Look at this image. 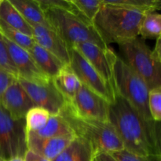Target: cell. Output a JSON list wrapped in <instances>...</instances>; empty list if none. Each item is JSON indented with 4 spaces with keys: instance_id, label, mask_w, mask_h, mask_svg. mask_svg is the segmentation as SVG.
Here are the masks:
<instances>
[{
    "instance_id": "44dd1931",
    "label": "cell",
    "mask_w": 161,
    "mask_h": 161,
    "mask_svg": "<svg viewBox=\"0 0 161 161\" xmlns=\"http://www.w3.org/2000/svg\"><path fill=\"white\" fill-rule=\"evenodd\" d=\"M33 133L44 138L75 136L69 123L60 114L50 115L47 124L41 130Z\"/></svg>"
},
{
    "instance_id": "e0dca14e",
    "label": "cell",
    "mask_w": 161,
    "mask_h": 161,
    "mask_svg": "<svg viewBox=\"0 0 161 161\" xmlns=\"http://www.w3.org/2000/svg\"><path fill=\"white\" fill-rule=\"evenodd\" d=\"M28 52L39 69L52 80L65 66L57 57L38 45L36 42Z\"/></svg>"
},
{
    "instance_id": "603a6c76",
    "label": "cell",
    "mask_w": 161,
    "mask_h": 161,
    "mask_svg": "<svg viewBox=\"0 0 161 161\" xmlns=\"http://www.w3.org/2000/svg\"><path fill=\"white\" fill-rule=\"evenodd\" d=\"M139 36L143 39H158L161 36V14L149 13L145 15L140 27Z\"/></svg>"
},
{
    "instance_id": "8992f818",
    "label": "cell",
    "mask_w": 161,
    "mask_h": 161,
    "mask_svg": "<svg viewBox=\"0 0 161 161\" xmlns=\"http://www.w3.org/2000/svg\"><path fill=\"white\" fill-rule=\"evenodd\" d=\"M118 45L119 57L142 78L149 91L161 86V61L143 39L137 37Z\"/></svg>"
},
{
    "instance_id": "d4e9b609",
    "label": "cell",
    "mask_w": 161,
    "mask_h": 161,
    "mask_svg": "<svg viewBox=\"0 0 161 161\" xmlns=\"http://www.w3.org/2000/svg\"><path fill=\"white\" fill-rule=\"evenodd\" d=\"M79 13L93 24L103 5V0H70Z\"/></svg>"
},
{
    "instance_id": "f546056e",
    "label": "cell",
    "mask_w": 161,
    "mask_h": 161,
    "mask_svg": "<svg viewBox=\"0 0 161 161\" xmlns=\"http://www.w3.org/2000/svg\"><path fill=\"white\" fill-rule=\"evenodd\" d=\"M16 80H17V77L0 69V100L3 94Z\"/></svg>"
},
{
    "instance_id": "2e32d148",
    "label": "cell",
    "mask_w": 161,
    "mask_h": 161,
    "mask_svg": "<svg viewBox=\"0 0 161 161\" xmlns=\"http://www.w3.org/2000/svg\"><path fill=\"white\" fill-rule=\"evenodd\" d=\"M94 151L88 142L75 136L70 144L52 161H94Z\"/></svg>"
},
{
    "instance_id": "5bb4252c",
    "label": "cell",
    "mask_w": 161,
    "mask_h": 161,
    "mask_svg": "<svg viewBox=\"0 0 161 161\" xmlns=\"http://www.w3.org/2000/svg\"><path fill=\"white\" fill-rule=\"evenodd\" d=\"M0 103L14 119H25L27 113L35 106L32 101L17 80L3 94Z\"/></svg>"
},
{
    "instance_id": "836d02e7",
    "label": "cell",
    "mask_w": 161,
    "mask_h": 161,
    "mask_svg": "<svg viewBox=\"0 0 161 161\" xmlns=\"http://www.w3.org/2000/svg\"><path fill=\"white\" fill-rule=\"evenodd\" d=\"M6 161H25V159L23 157H14V158L9 159V160Z\"/></svg>"
},
{
    "instance_id": "74e56055",
    "label": "cell",
    "mask_w": 161,
    "mask_h": 161,
    "mask_svg": "<svg viewBox=\"0 0 161 161\" xmlns=\"http://www.w3.org/2000/svg\"></svg>"
},
{
    "instance_id": "1f68e13d",
    "label": "cell",
    "mask_w": 161,
    "mask_h": 161,
    "mask_svg": "<svg viewBox=\"0 0 161 161\" xmlns=\"http://www.w3.org/2000/svg\"><path fill=\"white\" fill-rule=\"evenodd\" d=\"M94 161H117L108 153H97L94 155Z\"/></svg>"
},
{
    "instance_id": "83f0119b",
    "label": "cell",
    "mask_w": 161,
    "mask_h": 161,
    "mask_svg": "<svg viewBox=\"0 0 161 161\" xmlns=\"http://www.w3.org/2000/svg\"><path fill=\"white\" fill-rule=\"evenodd\" d=\"M42 10L47 9H62L73 13H79L70 0H36Z\"/></svg>"
},
{
    "instance_id": "7c38bea8",
    "label": "cell",
    "mask_w": 161,
    "mask_h": 161,
    "mask_svg": "<svg viewBox=\"0 0 161 161\" xmlns=\"http://www.w3.org/2000/svg\"><path fill=\"white\" fill-rule=\"evenodd\" d=\"M4 41L11 60L18 72V78L33 83H45L52 80L39 69L28 50L9 42L6 38Z\"/></svg>"
},
{
    "instance_id": "d6986e66",
    "label": "cell",
    "mask_w": 161,
    "mask_h": 161,
    "mask_svg": "<svg viewBox=\"0 0 161 161\" xmlns=\"http://www.w3.org/2000/svg\"><path fill=\"white\" fill-rule=\"evenodd\" d=\"M53 82L66 102H70L75 97L83 85L69 65L64 66L58 75L53 79Z\"/></svg>"
},
{
    "instance_id": "f1b7e54d",
    "label": "cell",
    "mask_w": 161,
    "mask_h": 161,
    "mask_svg": "<svg viewBox=\"0 0 161 161\" xmlns=\"http://www.w3.org/2000/svg\"><path fill=\"white\" fill-rule=\"evenodd\" d=\"M111 154L117 161H160L161 159L160 157H142L129 152L125 149Z\"/></svg>"
},
{
    "instance_id": "4dcf8cb0",
    "label": "cell",
    "mask_w": 161,
    "mask_h": 161,
    "mask_svg": "<svg viewBox=\"0 0 161 161\" xmlns=\"http://www.w3.org/2000/svg\"><path fill=\"white\" fill-rule=\"evenodd\" d=\"M24 159H25V161H50L31 150L27 151Z\"/></svg>"
},
{
    "instance_id": "52a82bcc",
    "label": "cell",
    "mask_w": 161,
    "mask_h": 161,
    "mask_svg": "<svg viewBox=\"0 0 161 161\" xmlns=\"http://www.w3.org/2000/svg\"><path fill=\"white\" fill-rule=\"evenodd\" d=\"M28 150L25 119H13L0 103V158H24Z\"/></svg>"
},
{
    "instance_id": "e575fe53",
    "label": "cell",
    "mask_w": 161,
    "mask_h": 161,
    "mask_svg": "<svg viewBox=\"0 0 161 161\" xmlns=\"http://www.w3.org/2000/svg\"><path fill=\"white\" fill-rule=\"evenodd\" d=\"M0 161H4V160H3V159H1V158H0Z\"/></svg>"
},
{
    "instance_id": "6da1fadb",
    "label": "cell",
    "mask_w": 161,
    "mask_h": 161,
    "mask_svg": "<svg viewBox=\"0 0 161 161\" xmlns=\"http://www.w3.org/2000/svg\"><path fill=\"white\" fill-rule=\"evenodd\" d=\"M108 121L119 135L124 149L142 157L161 158V123L145 120L117 93L109 105Z\"/></svg>"
},
{
    "instance_id": "7a4b0ae2",
    "label": "cell",
    "mask_w": 161,
    "mask_h": 161,
    "mask_svg": "<svg viewBox=\"0 0 161 161\" xmlns=\"http://www.w3.org/2000/svg\"><path fill=\"white\" fill-rule=\"evenodd\" d=\"M146 14L131 8L108 4L103 0L93 25L108 47L111 43L120 44L138 37Z\"/></svg>"
},
{
    "instance_id": "8fae6325",
    "label": "cell",
    "mask_w": 161,
    "mask_h": 161,
    "mask_svg": "<svg viewBox=\"0 0 161 161\" xmlns=\"http://www.w3.org/2000/svg\"><path fill=\"white\" fill-rule=\"evenodd\" d=\"M74 47L80 51L101 76L115 90L113 69L117 54L109 47L102 48L91 42L79 44Z\"/></svg>"
},
{
    "instance_id": "ac0fdd59",
    "label": "cell",
    "mask_w": 161,
    "mask_h": 161,
    "mask_svg": "<svg viewBox=\"0 0 161 161\" xmlns=\"http://www.w3.org/2000/svg\"><path fill=\"white\" fill-rule=\"evenodd\" d=\"M9 2L30 25H41L52 28L36 0H9Z\"/></svg>"
},
{
    "instance_id": "484cf974",
    "label": "cell",
    "mask_w": 161,
    "mask_h": 161,
    "mask_svg": "<svg viewBox=\"0 0 161 161\" xmlns=\"http://www.w3.org/2000/svg\"><path fill=\"white\" fill-rule=\"evenodd\" d=\"M149 109L152 119L156 122L161 123V86L149 91Z\"/></svg>"
},
{
    "instance_id": "7402d4cb",
    "label": "cell",
    "mask_w": 161,
    "mask_h": 161,
    "mask_svg": "<svg viewBox=\"0 0 161 161\" xmlns=\"http://www.w3.org/2000/svg\"><path fill=\"white\" fill-rule=\"evenodd\" d=\"M0 33L9 42L28 51L31 50L36 43L32 36H28L22 33L21 31L14 29L1 20H0Z\"/></svg>"
},
{
    "instance_id": "30bf717a",
    "label": "cell",
    "mask_w": 161,
    "mask_h": 161,
    "mask_svg": "<svg viewBox=\"0 0 161 161\" xmlns=\"http://www.w3.org/2000/svg\"><path fill=\"white\" fill-rule=\"evenodd\" d=\"M17 80L35 106L47 110L50 115H58L62 111L66 101L56 87L53 80L45 83H30L21 78H17Z\"/></svg>"
},
{
    "instance_id": "9c48e42d",
    "label": "cell",
    "mask_w": 161,
    "mask_h": 161,
    "mask_svg": "<svg viewBox=\"0 0 161 161\" xmlns=\"http://www.w3.org/2000/svg\"><path fill=\"white\" fill-rule=\"evenodd\" d=\"M65 105L80 117L108 121L110 104L84 85H82L75 97L70 102H66Z\"/></svg>"
},
{
    "instance_id": "4fadbf2b",
    "label": "cell",
    "mask_w": 161,
    "mask_h": 161,
    "mask_svg": "<svg viewBox=\"0 0 161 161\" xmlns=\"http://www.w3.org/2000/svg\"><path fill=\"white\" fill-rule=\"evenodd\" d=\"M35 42L54 55L64 65H69L70 55L68 44L53 29L41 25H31Z\"/></svg>"
},
{
    "instance_id": "cb8c5ba5",
    "label": "cell",
    "mask_w": 161,
    "mask_h": 161,
    "mask_svg": "<svg viewBox=\"0 0 161 161\" xmlns=\"http://www.w3.org/2000/svg\"><path fill=\"white\" fill-rule=\"evenodd\" d=\"M50 114L47 110L41 107L34 106L25 116L27 131L36 132L41 130L48 122Z\"/></svg>"
},
{
    "instance_id": "d590c367",
    "label": "cell",
    "mask_w": 161,
    "mask_h": 161,
    "mask_svg": "<svg viewBox=\"0 0 161 161\" xmlns=\"http://www.w3.org/2000/svg\"><path fill=\"white\" fill-rule=\"evenodd\" d=\"M1 2H2V0H0V4H1Z\"/></svg>"
},
{
    "instance_id": "8d00e7d4",
    "label": "cell",
    "mask_w": 161,
    "mask_h": 161,
    "mask_svg": "<svg viewBox=\"0 0 161 161\" xmlns=\"http://www.w3.org/2000/svg\"><path fill=\"white\" fill-rule=\"evenodd\" d=\"M160 161H161V159H160Z\"/></svg>"
},
{
    "instance_id": "277c9868",
    "label": "cell",
    "mask_w": 161,
    "mask_h": 161,
    "mask_svg": "<svg viewBox=\"0 0 161 161\" xmlns=\"http://www.w3.org/2000/svg\"><path fill=\"white\" fill-rule=\"evenodd\" d=\"M44 14L51 28L59 35L69 47L91 42L102 48H108L93 24L80 13L62 9H47Z\"/></svg>"
},
{
    "instance_id": "4316f807",
    "label": "cell",
    "mask_w": 161,
    "mask_h": 161,
    "mask_svg": "<svg viewBox=\"0 0 161 161\" xmlns=\"http://www.w3.org/2000/svg\"><path fill=\"white\" fill-rule=\"evenodd\" d=\"M0 69L18 78V72L11 60L4 38L0 33Z\"/></svg>"
},
{
    "instance_id": "ba28073f",
    "label": "cell",
    "mask_w": 161,
    "mask_h": 161,
    "mask_svg": "<svg viewBox=\"0 0 161 161\" xmlns=\"http://www.w3.org/2000/svg\"><path fill=\"white\" fill-rule=\"evenodd\" d=\"M69 66L82 84L103 97L109 104L113 102L116 91L101 76L89 61L74 47H69Z\"/></svg>"
},
{
    "instance_id": "3957f363",
    "label": "cell",
    "mask_w": 161,
    "mask_h": 161,
    "mask_svg": "<svg viewBox=\"0 0 161 161\" xmlns=\"http://www.w3.org/2000/svg\"><path fill=\"white\" fill-rule=\"evenodd\" d=\"M60 115L69 123L75 136L91 144L94 153L118 152L124 149V144L109 121H100L80 117L66 105Z\"/></svg>"
},
{
    "instance_id": "ffe728a7",
    "label": "cell",
    "mask_w": 161,
    "mask_h": 161,
    "mask_svg": "<svg viewBox=\"0 0 161 161\" xmlns=\"http://www.w3.org/2000/svg\"><path fill=\"white\" fill-rule=\"evenodd\" d=\"M0 20L24 34L32 36V28L25 20L9 0H2L0 4Z\"/></svg>"
},
{
    "instance_id": "9a60e30c",
    "label": "cell",
    "mask_w": 161,
    "mask_h": 161,
    "mask_svg": "<svg viewBox=\"0 0 161 161\" xmlns=\"http://www.w3.org/2000/svg\"><path fill=\"white\" fill-rule=\"evenodd\" d=\"M75 136L44 138L27 131V142L28 150L52 161L69 146Z\"/></svg>"
},
{
    "instance_id": "d6a6232c",
    "label": "cell",
    "mask_w": 161,
    "mask_h": 161,
    "mask_svg": "<svg viewBox=\"0 0 161 161\" xmlns=\"http://www.w3.org/2000/svg\"><path fill=\"white\" fill-rule=\"evenodd\" d=\"M153 53L158 58V59L161 61V36L157 39V42H156Z\"/></svg>"
},
{
    "instance_id": "5b68a950",
    "label": "cell",
    "mask_w": 161,
    "mask_h": 161,
    "mask_svg": "<svg viewBox=\"0 0 161 161\" xmlns=\"http://www.w3.org/2000/svg\"><path fill=\"white\" fill-rule=\"evenodd\" d=\"M113 78L116 93L127 101L145 120L154 121L149 109V87L142 78L118 55Z\"/></svg>"
}]
</instances>
